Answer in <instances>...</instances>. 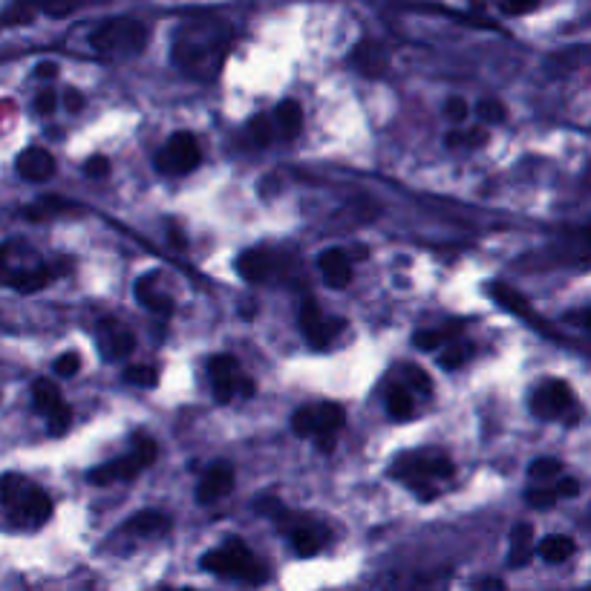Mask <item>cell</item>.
Masks as SVG:
<instances>
[{
    "mask_svg": "<svg viewBox=\"0 0 591 591\" xmlns=\"http://www.w3.org/2000/svg\"><path fill=\"white\" fill-rule=\"evenodd\" d=\"M208 378H211V390H214V398L220 404H228L231 398H251L257 393L254 381L246 378L240 372V361L234 355H214L208 361Z\"/></svg>",
    "mask_w": 591,
    "mask_h": 591,
    "instance_id": "ba28073f",
    "label": "cell"
},
{
    "mask_svg": "<svg viewBox=\"0 0 591 591\" xmlns=\"http://www.w3.org/2000/svg\"><path fill=\"white\" fill-rule=\"evenodd\" d=\"M55 277L47 263H41L24 243H0V286H9L21 295L41 292Z\"/></svg>",
    "mask_w": 591,
    "mask_h": 591,
    "instance_id": "3957f363",
    "label": "cell"
},
{
    "mask_svg": "<svg viewBox=\"0 0 591 591\" xmlns=\"http://www.w3.org/2000/svg\"><path fill=\"white\" fill-rule=\"evenodd\" d=\"M136 297L142 306H148L150 312H162L168 315L173 309V300L168 295H159V289H153V277H142L136 280Z\"/></svg>",
    "mask_w": 591,
    "mask_h": 591,
    "instance_id": "83f0119b",
    "label": "cell"
},
{
    "mask_svg": "<svg viewBox=\"0 0 591 591\" xmlns=\"http://www.w3.org/2000/svg\"><path fill=\"white\" fill-rule=\"evenodd\" d=\"M577 398L571 393L566 381L560 378H548L542 381L540 387L531 395V413L540 421H566V424H574L577 421Z\"/></svg>",
    "mask_w": 591,
    "mask_h": 591,
    "instance_id": "52a82bcc",
    "label": "cell"
},
{
    "mask_svg": "<svg viewBox=\"0 0 591 591\" xmlns=\"http://www.w3.org/2000/svg\"><path fill=\"white\" fill-rule=\"evenodd\" d=\"M554 488H557V493H560V499H568V496H577V493H580V482H577V479H566V476H563V479H560Z\"/></svg>",
    "mask_w": 591,
    "mask_h": 591,
    "instance_id": "bcb514c9",
    "label": "cell"
},
{
    "mask_svg": "<svg viewBox=\"0 0 591 591\" xmlns=\"http://www.w3.org/2000/svg\"><path fill=\"white\" fill-rule=\"evenodd\" d=\"M444 116L450 119V122H465L470 116V107L468 101L462 99V96H453V99H447V104H444Z\"/></svg>",
    "mask_w": 591,
    "mask_h": 591,
    "instance_id": "ab89813d",
    "label": "cell"
},
{
    "mask_svg": "<svg viewBox=\"0 0 591 591\" xmlns=\"http://www.w3.org/2000/svg\"><path fill=\"white\" fill-rule=\"evenodd\" d=\"M479 586H491V589H505V583H502V580H482Z\"/></svg>",
    "mask_w": 591,
    "mask_h": 591,
    "instance_id": "f907efd6",
    "label": "cell"
},
{
    "mask_svg": "<svg viewBox=\"0 0 591 591\" xmlns=\"http://www.w3.org/2000/svg\"><path fill=\"white\" fill-rule=\"evenodd\" d=\"M315 430H318V410H315V404L295 410V416H292V433H295L297 439H312Z\"/></svg>",
    "mask_w": 591,
    "mask_h": 591,
    "instance_id": "f1b7e54d",
    "label": "cell"
},
{
    "mask_svg": "<svg viewBox=\"0 0 591 591\" xmlns=\"http://www.w3.org/2000/svg\"><path fill=\"white\" fill-rule=\"evenodd\" d=\"M156 370L153 367H148V364H136V367H127L124 370V381L127 384H136V387H145V390H150V387H156Z\"/></svg>",
    "mask_w": 591,
    "mask_h": 591,
    "instance_id": "d590c367",
    "label": "cell"
},
{
    "mask_svg": "<svg viewBox=\"0 0 591 591\" xmlns=\"http://www.w3.org/2000/svg\"><path fill=\"white\" fill-rule=\"evenodd\" d=\"M231 491H234V468L225 462H217L202 473L197 485V499L205 505V502H217Z\"/></svg>",
    "mask_w": 591,
    "mask_h": 591,
    "instance_id": "2e32d148",
    "label": "cell"
},
{
    "mask_svg": "<svg viewBox=\"0 0 591 591\" xmlns=\"http://www.w3.org/2000/svg\"><path fill=\"white\" fill-rule=\"evenodd\" d=\"M84 173L93 176V179H104V176L110 173V159H104V156L87 159V162H84Z\"/></svg>",
    "mask_w": 591,
    "mask_h": 591,
    "instance_id": "b9f144b4",
    "label": "cell"
},
{
    "mask_svg": "<svg viewBox=\"0 0 591 591\" xmlns=\"http://www.w3.org/2000/svg\"><path fill=\"white\" fill-rule=\"evenodd\" d=\"M271 517L277 522V528L289 537L292 551H295L297 557H315L323 545L329 542V531H326L323 522L312 517H303V514H289V511L280 508V502L271 505Z\"/></svg>",
    "mask_w": 591,
    "mask_h": 591,
    "instance_id": "8992f818",
    "label": "cell"
},
{
    "mask_svg": "<svg viewBox=\"0 0 591 591\" xmlns=\"http://www.w3.org/2000/svg\"><path fill=\"white\" fill-rule=\"evenodd\" d=\"M32 404H35V410L47 419L52 436H61V433L70 430V424H73V410H70V404L64 401L58 384H52L50 378H38V381L32 384Z\"/></svg>",
    "mask_w": 591,
    "mask_h": 591,
    "instance_id": "30bf717a",
    "label": "cell"
},
{
    "mask_svg": "<svg viewBox=\"0 0 591 591\" xmlns=\"http://www.w3.org/2000/svg\"><path fill=\"white\" fill-rule=\"evenodd\" d=\"M537 6H540V0H505V12L508 15H525V12H531Z\"/></svg>",
    "mask_w": 591,
    "mask_h": 591,
    "instance_id": "ee69618b",
    "label": "cell"
},
{
    "mask_svg": "<svg viewBox=\"0 0 591 591\" xmlns=\"http://www.w3.org/2000/svg\"><path fill=\"white\" fill-rule=\"evenodd\" d=\"M15 171L21 173L29 182H47L52 173H55V159H52L50 150L44 148H26L18 162H15Z\"/></svg>",
    "mask_w": 591,
    "mask_h": 591,
    "instance_id": "d6986e66",
    "label": "cell"
},
{
    "mask_svg": "<svg viewBox=\"0 0 591 591\" xmlns=\"http://www.w3.org/2000/svg\"><path fill=\"white\" fill-rule=\"evenodd\" d=\"M0 505L15 525L38 528L52 517V496L21 473L0 476Z\"/></svg>",
    "mask_w": 591,
    "mask_h": 591,
    "instance_id": "7a4b0ae2",
    "label": "cell"
},
{
    "mask_svg": "<svg viewBox=\"0 0 591 591\" xmlns=\"http://www.w3.org/2000/svg\"><path fill=\"white\" fill-rule=\"evenodd\" d=\"M99 349L107 361H122L136 349V335L119 321H101Z\"/></svg>",
    "mask_w": 591,
    "mask_h": 591,
    "instance_id": "5bb4252c",
    "label": "cell"
},
{
    "mask_svg": "<svg viewBox=\"0 0 591 591\" xmlns=\"http://www.w3.org/2000/svg\"><path fill=\"white\" fill-rule=\"evenodd\" d=\"M124 528L130 534H136V537H159V534H168L171 519H168V514H162V511H139L136 517L127 519Z\"/></svg>",
    "mask_w": 591,
    "mask_h": 591,
    "instance_id": "603a6c76",
    "label": "cell"
},
{
    "mask_svg": "<svg viewBox=\"0 0 591 591\" xmlns=\"http://www.w3.org/2000/svg\"><path fill=\"white\" fill-rule=\"evenodd\" d=\"M557 499H560L557 488H531V491L525 493V502H528L531 508H537V511H545V508H551V505H554Z\"/></svg>",
    "mask_w": 591,
    "mask_h": 591,
    "instance_id": "8d00e7d4",
    "label": "cell"
},
{
    "mask_svg": "<svg viewBox=\"0 0 591 591\" xmlns=\"http://www.w3.org/2000/svg\"><path fill=\"white\" fill-rule=\"evenodd\" d=\"M468 355H470V346L450 344V346H444L442 352H439V364H442L444 370H459V367H465V364H468Z\"/></svg>",
    "mask_w": 591,
    "mask_h": 591,
    "instance_id": "e575fe53",
    "label": "cell"
},
{
    "mask_svg": "<svg viewBox=\"0 0 591 591\" xmlns=\"http://www.w3.org/2000/svg\"><path fill=\"white\" fill-rule=\"evenodd\" d=\"M349 61H352V67H355L358 73L367 75V78H381V75L387 73V64H390L387 52L381 50L375 41H361V44L352 50Z\"/></svg>",
    "mask_w": 591,
    "mask_h": 591,
    "instance_id": "ffe728a7",
    "label": "cell"
},
{
    "mask_svg": "<svg viewBox=\"0 0 591 591\" xmlns=\"http://www.w3.org/2000/svg\"><path fill=\"white\" fill-rule=\"evenodd\" d=\"M55 104H58V96H55V90H41L38 96H35V110L41 113V116H52L55 113Z\"/></svg>",
    "mask_w": 591,
    "mask_h": 591,
    "instance_id": "60d3db41",
    "label": "cell"
},
{
    "mask_svg": "<svg viewBox=\"0 0 591 591\" xmlns=\"http://www.w3.org/2000/svg\"><path fill=\"white\" fill-rule=\"evenodd\" d=\"M271 269H274V260L263 248H251L237 257V271L246 283H266L271 277Z\"/></svg>",
    "mask_w": 591,
    "mask_h": 591,
    "instance_id": "44dd1931",
    "label": "cell"
},
{
    "mask_svg": "<svg viewBox=\"0 0 591 591\" xmlns=\"http://www.w3.org/2000/svg\"><path fill=\"white\" fill-rule=\"evenodd\" d=\"M87 3H99V0H12V6L3 15V24H29L38 12H44L50 18H67Z\"/></svg>",
    "mask_w": 591,
    "mask_h": 591,
    "instance_id": "4fadbf2b",
    "label": "cell"
},
{
    "mask_svg": "<svg viewBox=\"0 0 591 591\" xmlns=\"http://www.w3.org/2000/svg\"><path fill=\"white\" fill-rule=\"evenodd\" d=\"M318 269L329 289H346L352 283V266L341 248H326L318 257Z\"/></svg>",
    "mask_w": 591,
    "mask_h": 591,
    "instance_id": "e0dca14e",
    "label": "cell"
},
{
    "mask_svg": "<svg viewBox=\"0 0 591 591\" xmlns=\"http://www.w3.org/2000/svg\"><path fill=\"white\" fill-rule=\"evenodd\" d=\"M534 557V528L528 522H517L511 531V557L508 563L514 568H522L531 563Z\"/></svg>",
    "mask_w": 591,
    "mask_h": 591,
    "instance_id": "cb8c5ba5",
    "label": "cell"
},
{
    "mask_svg": "<svg viewBox=\"0 0 591 591\" xmlns=\"http://www.w3.org/2000/svg\"><path fill=\"white\" fill-rule=\"evenodd\" d=\"M297 323H300V332H303V338L309 341L312 349H326V346L335 341V335L344 329V321L323 315V309L312 297L303 300V306L297 312Z\"/></svg>",
    "mask_w": 591,
    "mask_h": 591,
    "instance_id": "7c38bea8",
    "label": "cell"
},
{
    "mask_svg": "<svg viewBox=\"0 0 591 591\" xmlns=\"http://www.w3.org/2000/svg\"><path fill=\"white\" fill-rule=\"evenodd\" d=\"M148 26L136 18H110L90 32V47L104 58H133L148 47Z\"/></svg>",
    "mask_w": 591,
    "mask_h": 591,
    "instance_id": "5b68a950",
    "label": "cell"
},
{
    "mask_svg": "<svg viewBox=\"0 0 591 591\" xmlns=\"http://www.w3.org/2000/svg\"><path fill=\"white\" fill-rule=\"evenodd\" d=\"M488 142V133L482 130V127H476V130H453V133H447V148H479V145H485Z\"/></svg>",
    "mask_w": 591,
    "mask_h": 591,
    "instance_id": "1f68e13d",
    "label": "cell"
},
{
    "mask_svg": "<svg viewBox=\"0 0 591 591\" xmlns=\"http://www.w3.org/2000/svg\"><path fill=\"white\" fill-rule=\"evenodd\" d=\"M64 101H67V110H70V113H78V110L84 107V96H81V93H75V90H67Z\"/></svg>",
    "mask_w": 591,
    "mask_h": 591,
    "instance_id": "7dc6e473",
    "label": "cell"
},
{
    "mask_svg": "<svg viewBox=\"0 0 591 591\" xmlns=\"http://www.w3.org/2000/svg\"><path fill=\"white\" fill-rule=\"evenodd\" d=\"M476 116L482 124H502L508 119V107L502 101L496 99H485L476 104Z\"/></svg>",
    "mask_w": 591,
    "mask_h": 591,
    "instance_id": "836d02e7",
    "label": "cell"
},
{
    "mask_svg": "<svg viewBox=\"0 0 591 591\" xmlns=\"http://www.w3.org/2000/svg\"><path fill=\"white\" fill-rule=\"evenodd\" d=\"M537 551H540V557L545 563L563 566V563H568V560L574 557L577 542L571 540V537H566V534H551V537H545V540L537 545Z\"/></svg>",
    "mask_w": 591,
    "mask_h": 591,
    "instance_id": "d4e9b609",
    "label": "cell"
},
{
    "mask_svg": "<svg viewBox=\"0 0 591 591\" xmlns=\"http://www.w3.org/2000/svg\"><path fill=\"white\" fill-rule=\"evenodd\" d=\"M560 473H563V465H560L557 459H537V462L528 468V476H531V479H540V482L554 479V476H560Z\"/></svg>",
    "mask_w": 591,
    "mask_h": 591,
    "instance_id": "74e56055",
    "label": "cell"
},
{
    "mask_svg": "<svg viewBox=\"0 0 591 591\" xmlns=\"http://www.w3.org/2000/svg\"><path fill=\"white\" fill-rule=\"evenodd\" d=\"M274 127H277V136L283 142H292L300 136V127H303V110L300 104L292 99L280 101L277 110H274Z\"/></svg>",
    "mask_w": 591,
    "mask_h": 591,
    "instance_id": "7402d4cb",
    "label": "cell"
},
{
    "mask_svg": "<svg viewBox=\"0 0 591 591\" xmlns=\"http://www.w3.org/2000/svg\"><path fill=\"white\" fill-rule=\"evenodd\" d=\"M248 139H251L257 148L271 145V139H274V124L269 122V116H254V119L248 122Z\"/></svg>",
    "mask_w": 591,
    "mask_h": 591,
    "instance_id": "d6a6232c",
    "label": "cell"
},
{
    "mask_svg": "<svg viewBox=\"0 0 591 591\" xmlns=\"http://www.w3.org/2000/svg\"><path fill=\"white\" fill-rule=\"evenodd\" d=\"M199 563L208 574H217L222 580H237V583H254L257 586L269 577L266 566L237 537L222 542V548L208 551Z\"/></svg>",
    "mask_w": 591,
    "mask_h": 591,
    "instance_id": "277c9868",
    "label": "cell"
},
{
    "mask_svg": "<svg viewBox=\"0 0 591 591\" xmlns=\"http://www.w3.org/2000/svg\"><path fill=\"white\" fill-rule=\"evenodd\" d=\"M81 370V355L78 352H64L58 361H55V375H61V378H73Z\"/></svg>",
    "mask_w": 591,
    "mask_h": 591,
    "instance_id": "f35d334b",
    "label": "cell"
},
{
    "mask_svg": "<svg viewBox=\"0 0 591 591\" xmlns=\"http://www.w3.org/2000/svg\"><path fill=\"white\" fill-rule=\"evenodd\" d=\"M315 410H318V430H315V444H318V450L321 453H332L335 450V442H338V433L344 430L346 416L344 410L338 407V404H315Z\"/></svg>",
    "mask_w": 591,
    "mask_h": 591,
    "instance_id": "9a60e30c",
    "label": "cell"
},
{
    "mask_svg": "<svg viewBox=\"0 0 591 591\" xmlns=\"http://www.w3.org/2000/svg\"><path fill=\"white\" fill-rule=\"evenodd\" d=\"M450 332L453 329H424V332H416L413 335V344H416V349L419 352H436V349H442L447 341H450Z\"/></svg>",
    "mask_w": 591,
    "mask_h": 591,
    "instance_id": "4dcf8cb0",
    "label": "cell"
},
{
    "mask_svg": "<svg viewBox=\"0 0 591 591\" xmlns=\"http://www.w3.org/2000/svg\"><path fill=\"white\" fill-rule=\"evenodd\" d=\"M407 378H410V381H416V387H419L424 395H430V390H433V387H430V378H427L419 367H407Z\"/></svg>",
    "mask_w": 591,
    "mask_h": 591,
    "instance_id": "f6af8a7d",
    "label": "cell"
},
{
    "mask_svg": "<svg viewBox=\"0 0 591 591\" xmlns=\"http://www.w3.org/2000/svg\"><path fill=\"white\" fill-rule=\"evenodd\" d=\"M395 476H398V479H407L410 488L419 491L421 482H436V479L453 476V465H450V459L442 456L439 450H419V453H413V456L398 459Z\"/></svg>",
    "mask_w": 591,
    "mask_h": 591,
    "instance_id": "9c48e42d",
    "label": "cell"
},
{
    "mask_svg": "<svg viewBox=\"0 0 591 591\" xmlns=\"http://www.w3.org/2000/svg\"><path fill=\"white\" fill-rule=\"evenodd\" d=\"M199 162H202L199 142L185 130L173 133L165 148L156 153V171L162 173H191L199 168Z\"/></svg>",
    "mask_w": 591,
    "mask_h": 591,
    "instance_id": "8fae6325",
    "label": "cell"
},
{
    "mask_svg": "<svg viewBox=\"0 0 591 591\" xmlns=\"http://www.w3.org/2000/svg\"><path fill=\"white\" fill-rule=\"evenodd\" d=\"M142 462L136 459V453H130L127 459H113V462H107V465H99V468H93L87 473V479H90V485H113V482H127V479H133L136 473H142Z\"/></svg>",
    "mask_w": 591,
    "mask_h": 591,
    "instance_id": "ac0fdd59",
    "label": "cell"
},
{
    "mask_svg": "<svg viewBox=\"0 0 591 591\" xmlns=\"http://www.w3.org/2000/svg\"><path fill=\"white\" fill-rule=\"evenodd\" d=\"M387 413L393 421H410L416 416V401L401 384H393L387 393Z\"/></svg>",
    "mask_w": 591,
    "mask_h": 591,
    "instance_id": "484cf974",
    "label": "cell"
},
{
    "mask_svg": "<svg viewBox=\"0 0 591 591\" xmlns=\"http://www.w3.org/2000/svg\"><path fill=\"white\" fill-rule=\"evenodd\" d=\"M234 44V29L222 18H191L173 35L171 58L176 70L197 81H211L222 70Z\"/></svg>",
    "mask_w": 591,
    "mask_h": 591,
    "instance_id": "6da1fadb",
    "label": "cell"
},
{
    "mask_svg": "<svg viewBox=\"0 0 591 591\" xmlns=\"http://www.w3.org/2000/svg\"><path fill=\"white\" fill-rule=\"evenodd\" d=\"M491 289V297L499 303V306H505L508 312H514L519 318H525V321H531L534 318V312H531V306L522 300V295H517L511 286H502V283H491L488 286Z\"/></svg>",
    "mask_w": 591,
    "mask_h": 591,
    "instance_id": "4316f807",
    "label": "cell"
},
{
    "mask_svg": "<svg viewBox=\"0 0 591 591\" xmlns=\"http://www.w3.org/2000/svg\"><path fill=\"white\" fill-rule=\"evenodd\" d=\"M70 205L64 202L61 197H44L38 205H32V208H26V217L35 222L41 220H50V217H55V214H61V211H67Z\"/></svg>",
    "mask_w": 591,
    "mask_h": 591,
    "instance_id": "f546056e",
    "label": "cell"
},
{
    "mask_svg": "<svg viewBox=\"0 0 591 591\" xmlns=\"http://www.w3.org/2000/svg\"><path fill=\"white\" fill-rule=\"evenodd\" d=\"M55 73H58L55 64H41V67H38V75H44V78H52Z\"/></svg>",
    "mask_w": 591,
    "mask_h": 591,
    "instance_id": "c3c4849f",
    "label": "cell"
},
{
    "mask_svg": "<svg viewBox=\"0 0 591 591\" xmlns=\"http://www.w3.org/2000/svg\"><path fill=\"white\" fill-rule=\"evenodd\" d=\"M566 321L571 323V326H580L583 332H589V335H591V306H589V309H577V312H568Z\"/></svg>",
    "mask_w": 591,
    "mask_h": 591,
    "instance_id": "7bdbcfd3",
    "label": "cell"
},
{
    "mask_svg": "<svg viewBox=\"0 0 591 591\" xmlns=\"http://www.w3.org/2000/svg\"><path fill=\"white\" fill-rule=\"evenodd\" d=\"M583 248H586V254L591 257V225L583 231Z\"/></svg>",
    "mask_w": 591,
    "mask_h": 591,
    "instance_id": "681fc988",
    "label": "cell"
}]
</instances>
